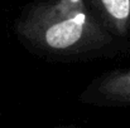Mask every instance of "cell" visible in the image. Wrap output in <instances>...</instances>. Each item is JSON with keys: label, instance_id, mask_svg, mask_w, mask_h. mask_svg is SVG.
I'll list each match as a JSON object with an SVG mask.
<instances>
[{"label": "cell", "instance_id": "6da1fadb", "mask_svg": "<svg viewBox=\"0 0 130 128\" xmlns=\"http://www.w3.org/2000/svg\"><path fill=\"white\" fill-rule=\"evenodd\" d=\"M85 15L77 14L73 19L52 25L45 33V40L52 48L63 49L76 43L82 34Z\"/></svg>", "mask_w": 130, "mask_h": 128}, {"label": "cell", "instance_id": "7a4b0ae2", "mask_svg": "<svg viewBox=\"0 0 130 128\" xmlns=\"http://www.w3.org/2000/svg\"><path fill=\"white\" fill-rule=\"evenodd\" d=\"M109 14L118 20H126L130 16V0H102Z\"/></svg>", "mask_w": 130, "mask_h": 128}]
</instances>
